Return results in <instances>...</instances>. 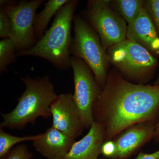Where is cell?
I'll return each instance as SVG.
<instances>
[{"mask_svg":"<svg viewBox=\"0 0 159 159\" xmlns=\"http://www.w3.org/2000/svg\"><path fill=\"white\" fill-rule=\"evenodd\" d=\"M94 121L105 131V141L113 140L132 125L159 120V84L126 80L115 69L109 72L104 88L93 108Z\"/></svg>","mask_w":159,"mask_h":159,"instance_id":"cell-1","label":"cell"},{"mask_svg":"<svg viewBox=\"0 0 159 159\" xmlns=\"http://www.w3.org/2000/svg\"><path fill=\"white\" fill-rule=\"evenodd\" d=\"M79 3L77 0H68L57 12L52 25L43 36L31 48L17 53V57H41L61 70L71 67L70 50L73 39L71 27L74 12Z\"/></svg>","mask_w":159,"mask_h":159,"instance_id":"cell-2","label":"cell"},{"mask_svg":"<svg viewBox=\"0 0 159 159\" xmlns=\"http://www.w3.org/2000/svg\"><path fill=\"white\" fill-rule=\"evenodd\" d=\"M21 80L25 84V89L13 110L1 114L2 128L22 129L29 123L34 125L39 117L47 119L51 116V104L57 95L49 75L35 78L26 76Z\"/></svg>","mask_w":159,"mask_h":159,"instance_id":"cell-3","label":"cell"},{"mask_svg":"<svg viewBox=\"0 0 159 159\" xmlns=\"http://www.w3.org/2000/svg\"><path fill=\"white\" fill-rule=\"evenodd\" d=\"M107 52L114 68L126 80L137 84H146L159 66L155 56L127 39L109 48Z\"/></svg>","mask_w":159,"mask_h":159,"instance_id":"cell-4","label":"cell"},{"mask_svg":"<svg viewBox=\"0 0 159 159\" xmlns=\"http://www.w3.org/2000/svg\"><path fill=\"white\" fill-rule=\"evenodd\" d=\"M73 23L74 36L70 50L71 55L85 61L102 90L111 65L107 50L97 32L83 18L75 15Z\"/></svg>","mask_w":159,"mask_h":159,"instance_id":"cell-5","label":"cell"},{"mask_svg":"<svg viewBox=\"0 0 159 159\" xmlns=\"http://www.w3.org/2000/svg\"><path fill=\"white\" fill-rule=\"evenodd\" d=\"M84 14L106 50L126 39L128 25L111 7L110 0L88 1Z\"/></svg>","mask_w":159,"mask_h":159,"instance_id":"cell-6","label":"cell"},{"mask_svg":"<svg viewBox=\"0 0 159 159\" xmlns=\"http://www.w3.org/2000/svg\"><path fill=\"white\" fill-rule=\"evenodd\" d=\"M74 85V102L84 128L91 127L94 122L95 103L102 92L93 71L83 60L71 57Z\"/></svg>","mask_w":159,"mask_h":159,"instance_id":"cell-7","label":"cell"},{"mask_svg":"<svg viewBox=\"0 0 159 159\" xmlns=\"http://www.w3.org/2000/svg\"><path fill=\"white\" fill-rule=\"evenodd\" d=\"M45 1L14 2L1 0L0 6L6 9L11 20V37L17 53L31 48L37 42L34 31L36 11Z\"/></svg>","mask_w":159,"mask_h":159,"instance_id":"cell-8","label":"cell"},{"mask_svg":"<svg viewBox=\"0 0 159 159\" xmlns=\"http://www.w3.org/2000/svg\"><path fill=\"white\" fill-rule=\"evenodd\" d=\"M51 111L52 126L57 130L75 139L84 130L71 93L57 95L51 103Z\"/></svg>","mask_w":159,"mask_h":159,"instance_id":"cell-9","label":"cell"},{"mask_svg":"<svg viewBox=\"0 0 159 159\" xmlns=\"http://www.w3.org/2000/svg\"><path fill=\"white\" fill-rule=\"evenodd\" d=\"M157 122H145L126 129L114 140L116 152L111 159H128L143 145L154 139Z\"/></svg>","mask_w":159,"mask_h":159,"instance_id":"cell-10","label":"cell"},{"mask_svg":"<svg viewBox=\"0 0 159 159\" xmlns=\"http://www.w3.org/2000/svg\"><path fill=\"white\" fill-rule=\"evenodd\" d=\"M126 38L142 46L154 56L159 55V36L145 8L127 25Z\"/></svg>","mask_w":159,"mask_h":159,"instance_id":"cell-11","label":"cell"},{"mask_svg":"<svg viewBox=\"0 0 159 159\" xmlns=\"http://www.w3.org/2000/svg\"><path fill=\"white\" fill-rule=\"evenodd\" d=\"M75 142V139L51 126L33 142V145L47 159H64Z\"/></svg>","mask_w":159,"mask_h":159,"instance_id":"cell-12","label":"cell"},{"mask_svg":"<svg viewBox=\"0 0 159 159\" xmlns=\"http://www.w3.org/2000/svg\"><path fill=\"white\" fill-rule=\"evenodd\" d=\"M105 141V129L94 121L87 134L74 142L64 159H98Z\"/></svg>","mask_w":159,"mask_h":159,"instance_id":"cell-13","label":"cell"},{"mask_svg":"<svg viewBox=\"0 0 159 159\" xmlns=\"http://www.w3.org/2000/svg\"><path fill=\"white\" fill-rule=\"evenodd\" d=\"M68 0H50L45 4L44 8L36 14L34 20V31L38 40L43 36L47 27L52 17L67 2Z\"/></svg>","mask_w":159,"mask_h":159,"instance_id":"cell-14","label":"cell"},{"mask_svg":"<svg viewBox=\"0 0 159 159\" xmlns=\"http://www.w3.org/2000/svg\"><path fill=\"white\" fill-rule=\"evenodd\" d=\"M143 0H111L112 8L121 15L127 25L133 22L145 8Z\"/></svg>","mask_w":159,"mask_h":159,"instance_id":"cell-15","label":"cell"},{"mask_svg":"<svg viewBox=\"0 0 159 159\" xmlns=\"http://www.w3.org/2000/svg\"><path fill=\"white\" fill-rule=\"evenodd\" d=\"M42 134L35 135L18 137L7 133L0 127V159H4L15 145L21 142L32 141L39 139Z\"/></svg>","mask_w":159,"mask_h":159,"instance_id":"cell-16","label":"cell"},{"mask_svg":"<svg viewBox=\"0 0 159 159\" xmlns=\"http://www.w3.org/2000/svg\"><path fill=\"white\" fill-rule=\"evenodd\" d=\"M14 42L10 38L0 41V73L7 70V66L15 62L17 53Z\"/></svg>","mask_w":159,"mask_h":159,"instance_id":"cell-17","label":"cell"},{"mask_svg":"<svg viewBox=\"0 0 159 159\" xmlns=\"http://www.w3.org/2000/svg\"><path fill=\"white\" fill-rule=\"evenodd\" d=\"M145 8L152 20L159 36V0L145 1ZM154 84H159V72Z\"/></svg>","mask_w":159,"mask_h":159,"instance_id":"cell-18","label":"cell"},{"mask_svg":"<svg viewBox=\"0 0 159 159\" xmlns=\"http://www.w3.org/2000/svg\"><path fill=\"white\" fill-rule=\"evenodd\" d=\"M0 37L10 38L11 37V20L4 7L0 6Z\"/></svg>","mask_w":159,"mask_h":159,"instance_id":"cell-19","label":"cell"},{"mask_svg":"<svg viewBox=\"0 0 159 159\" xmlns=\"http://www.w3.org/2000/svg\"><path fill=\"white\" fill-rule=\"evenodd\" d=\"M32 153L25 144H20L10 151L4 159H31Z\"/></svg>","mask_w":159,"mask_h":159,"instance_id":"cell-20","label":"cell"},{"mask_svg":"<svg viewBox=\"0 0 159 159\" xmlns=\"http://www.w3.org/2000/svg\"><path fill=\"white\" fill-rule=\"evenodd\" d=\"M116 152V146L113 140L104 142L101 148V154L108 159L113 157Z\"/></svg>","mask_w":159,"mask_h":159,"instance_id":"cell-21","label":"cell"},{"mask_svg":"<svg viewBox=\"0 0 159 159\" xmlns=\"http://www.w3.org/2000/svg\"><path fill=\"white\" fill-rule=\"evenodd\" d=\"M135 159H159V150L152 153L141 152Z\"/></svg>","mask_w":159,"mask_h":159,"instance_id":"cell-22","label":"cell"},{"mask_svg":"<svg viewBox=\"0 0 159 159\" xmlns=\"http://www.w3.org/2000/svg\"><path fill=\"white\" fill-rule=\"evenodd\" d=\"M154 139H156L158 142H159V120L156 125Z\"/></svg>","mask_w":159,"mask_h":159,"instance_id":"cell-23","label":"cell"},{"mask_svg":"<svg viewBox=\"0 0 159 159\" xmlns=\"http://www.w3.org/2000/svg\"><path fill=\"white\" fill-rule=\"evenodd\" d=\"M98 159H102V158H99Z\"/></svg>","mask_w":159,"mask_h":159,"instance_id":"cell-24","label":"cell"}]
</instances>
